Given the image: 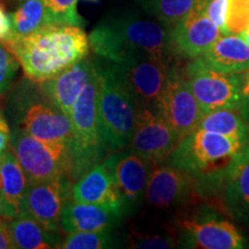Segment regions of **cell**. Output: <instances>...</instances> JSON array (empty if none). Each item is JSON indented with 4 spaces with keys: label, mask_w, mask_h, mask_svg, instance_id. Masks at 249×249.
<instances>
[{
    "label": "cell",
    "mask_w": 249,
    "mask_h": 249,
    "mask_svg": "<svg viewBox=\"0 0 249 249\" xmlns=\"http://www.w3.org/2000/svg\"><path fill=\"white\" fill-rule=\"evenodd\" d=\"M28 79L42 83L88 57L90 42L82 27L48 23L28 35L12 33L2 40Z\"/></svg>",
    "instance_id": "cell-1"
},
{
    "label": "cell",
    "mask_w": 249,
    "mask_h": 249,
    "mask_svg": "<svg viewBox=\"0 0 249 249\" xmlns=\"http://www.w3.org/2000/svg\"><path fill=\"white\" fill-rule=\"evenodd\" d=\"M90 49L101 59L119 62L140 54L170 59L171 28L134 12L108 15L91 30Z\"/></svg>",
    "instance_id": "cell-2"
},
{
    "label": "cell",
    "mask_w": 249,
    "mask_h": 249,
    "mask_svg": "<svg viewBox=\"0 0 249 249\" xmlns=\"http://www.w3.org/2000/svg\"><path fill=\"white\" fill-rule=\"evenodd\" d=\"M245 144L231 136L197 129L179 142L166 163L192 174L195 192L203 194L223 182L230 165Z\"/></svg>",
    "instance_id": "cell-3"
},
{
    "label": "cell",
    "mask_w": 249,
    "mask_h": 249,
    "mask_svg": "<svg viewBox=\"0 0 249 249\" xmlns=\"http://www.w3.org/2000/svg\"><path fill=\"white\" fill-rule=\"evenodd\" d=\"M99 71L98 129L107 149L121 151L128 147L140 113L139 104L130 95L110 61H97Z\"/></svg>",
    "instance_id": "cell-4"
},
{
    "label": "cell",
    "mask_w": 249,
    "mask_h": 249,
    "mask_svg": "<svg viewBox=\"0 0 249 249\" xmlns=\"http://www.w3.org/2000/svg\"><path fill=\"white\" fill-rule=\"evenodd\" d=\"M12 97V116L17 120V128L43 141L64 143L71 149L74 130L71 118L43 95L38 83L27 77Z\"/></svg>",
    "instance_id": "cell-5"
},
{
    "label": "cell",
    "mask_w": 249,
    "mask_h": 249,
    "mask_svg": "<svg viewBox=\"0 0 249 249\" xmlns=\"http://www.w3.org/2000/svg\"><path fill=\"white\" fill-rule=\"evenodd\" d=\"M98 96L99 71L97 67V71L81 92L71 112L74 130L71 149L73 156V180H79L83 174L96 166L104 155V148H107L98 129Z\"/></svg>",
    "instance_id": "cell-6"
},
{
    "label": "cell",
    "mask_w": 249,
    "mask_h": 249,
    "mask_svg": "<svg viewBox=\"0 0 249 249\" xmlns=\"http://www.w3.org/2000/svg\"><path fill=\"white\" fill-rule=\"evenodd\" d=\"M183 73L204 114L220 108H238L249 114V99L244 93L242 74L213 70L201 57L192 59Z\"/></svg>",
    "instance_id": "cell-7"
},
{
    "label": "cell",
    "mask_w": 249,
    "mask_h": 249,
    "mask_svg": "<svg viewBox=\"0 0 249 249\" xmlns=\"http://www.w3.org/2000/svg\"><path fill=\"white\" fill-rule=\"evenodd\" d=\"M9 149L22 166L29 183L65 176L71 178L73 156L71 148L64 143L43 141L15 127Z\"/></svg>",
    "instance_id": "cell-8"
},
{
    "label": "cell",
    "mask_w": 249,
    "mask_h": 249,
    "mask_svg": "<svg viewBox=\"0 0 249 249\" xmlns=\"http://www.w3.org/2000/svg\"><path fill=\"white\" fill-rule=\"evenodd\" d=\"M110 64L140 108L156 111L169 80L170 59L140 54Z\"/></svg>",
    "instance_id": "cell-9"
},
{
    "label": "cell",
    "mask_w": 249,
    "mask_h": 249,
    "mask_svg": "<svg viewBox=\"0 0 249 249\" xmlns=\"http://www.w3.org/2000/svg\"><path fill=\"white\" fill-rule=\"evenodd\" d=\"M156 111L170 124L180 141L197 130L204 117L185 73L176 67H171L167 85Z\"/></svg>",
    "instance_id": "cell-10"
},
{
    "label": "cell",
    "mask_w": 249,
    "mask_h": 249,
    "mask_svg": "<svg viewBox=\"0 0 249 249\" xmlns=\"http://www.w3.org/2000/svg\"><path fill=\"white\" fill-rule=\"evenodd\" d=\"M73 179L70 176L29 183L22 213L33 217L50 231L60 232L61 217L71 200Z\"/></svg>",
    "instance_id": "cell-11"
},
{
    "label": "cell",
    "mask_w": 249,
    "mask_h": 249,
    "mask_svg": "<svg viewBox=\"0 0 249 249\" xmlns=\"http://www.w3.org/2000/svg\"><path fill=\"white\" fill-rule=\"evenodd\" d=\"M180 139L157 111L141 108L128 151L154 165L167 161Z\"/></svg>",
    "instance_id": "cell-12"
},
{
    "label": "cell",
    "mask_w": 249,
    "mask_h": 249,
    "mask_svg": "<svg viewBox=\"0 0 249 249\" xmlns=\"http://www.w3.org/2000/svg\"><path fill=\"white\" fill-rule=\"evenodd\" d=\"M107 160L113 172L124 216H133L144 201L149 176L155 165L128 150L116 151Z\"/></svg>",
    "instance_id": "cell-13"
},
{
    "label": "cell",
    "mask_w": 249,
    "mask_h": 249,
    "mask_svg": "<svg viewBox=\"0 0 249 249\" xmlns=\"http://www.w3.org/2000/svg\"><path fill=\"white\" fill-rule=\"evenodd\" d=\"M208 0H197L191 13L171 28L173 54L187 59L203 55L223 35L222 30L205 14Z\"/></svg>",
    "instance_id": "cell-14"
},
{
    "label": "cell",
    "mask_w": 249,
    "mask_h": 249,
    "mask_svg": "<svg viewBox=\"0 0 249 249\" xmlns=\"http://www.w3.org/2000/svg\"><path fill=\"white\" fill-rule=\"evenodd\" d=\"M195 192V178L186 171L167 164L155 165L149 176L144 200L156 209L182 204Z\"/></svg>",
    "instance_id": "cell-15"
},
{
    "label": "cell",
    "mask_w": 249,
    "mask_h": 249,
    "mask_svg": "<svg viewBox=\"0 0 249 249\" xmlns=\"http://www.w3.org/2000/svg\"><path fill=\"white\" fill-rule=\"evenodd\" d=\"M183 247L200 249H241L246 240L236 227L216 218L185 220L180 224Z\"/></svg>",
    "instance_id": "cell-16"
},
{
    "label": "cell",
    "mask_w": 249,
    "mask_h": 249,
    "mask_svg": "<svg viewBox=\"0 0 249 249\" xmlns=\"http://www.w3.org/2000/svg\"><path fill=\"white\" fill-rule=\"evenodd\" d=\"M97 71V62L85 58L52 79L38 83L43 95L71 118V112L81 92Z\"/></svg>",
    "instance_id": "cell-17"
},
{
    "label": "cell",
    "mask_w": 249,
    "mask_h": 249,
    "mask_svg": "<svg viewBox=\"0 0 249 249\" xmlns=\"http://www.w3.org/2000/svg\"><path fill=\"white\" fill-rule=\"evenodd\" d=\"M123 218L120 207L71 200L62 213L61 230L66 234L116 230L123 223Z\"/></svg>",
    "instance_id": "cell-18"
},
{
    "label": "cell",
    "mask_w": 249,
    "mask_h": 249,
    "mask_svg": "<svg viewBox=\"0 0 249 249\" xmlns=\"http://www.w3.org/2000/svg\"><path fill=\"white\" fill-rule=\"evenodd\" d=\"M28 187L29 180L9 149L0 161V217L6 222L22 213Z\"/></svg>",
    "instance_id": "cell-19"
},
{
    "label": "cell",
    "mask_w": 249,
    "mask_h": 249,
    "mask_svg": "<svg viewBox=\"0 0 249 249\" xmlns=\"http://www.w3.org/2000/svg\"><path fill=\"white\" fill-rule=\"evenodd\" d=\"M71 200L121 208L113 172L107 160L93 166L74 183Z\"/></svg>",
    "instance_id": "cell-20"
},
{
    "label": "cell",
    "mask_w": 249,
    "mask_h": 249,
    "mask_svg": "<svg viewBox=\"0 0 249 249\" xmlns=\"http://www.w3.org/2000/svg\"><path fill=\"white\" fill-rule=\"evenodd\" d=\"M201 58L223 73L246 74L249 70V45L241 36L222 35Z\"/></svg>",
    "instance_id": "cell-21"
},
{
    "label": "cell",
    "mask_w": 249,
    "mask_h": 249,
    "mask_svg": "<svg viewBox=\"0 0 249 249\" xmlns=\"http://www.w3.org/2000/svg\"><path fill=\"white\" fill-rule=\"evenodd\" d=\"M223 182L226 183V207L239 217H249V142L230 165Z\"/></svg>",
    "instance_id": "cell-22"
},
{
    "label": "cell",
    "mask_w": 249,
    "mask_h": 249,
    "mask_svg": "<svg viewBox=\"0 0 249 249\" xmlns=\"http://www.w3.org/2000/svg\"><path fill=\"white\" fill-rule=\"evenodd\" d=\"M8 230L15 248H60L62 242L59 232L50 231L33 217L24 213H21L20 216L8 222Z\"/></svg>",
    "instance_id": "cell-23"
},
{
    "label": "cell",
    "mask_w": 249,
    "mask_h": 249,
    "mask_svg": "<svg viewBox=\"0 0 249 249\" xmlns=\"http://www.w3.org/2000/svg\"><path fill=\"white\" fill-rule=\"evenodd\" d=\"M198 129L249 142V114L238 108H220L205 113Z\"/></svg>",
    "instance_id": "cell-24"
},
{
    "label": "cell",
    "mask_w": 249,
    "mask_h": 249,
    "mask_svg": "<svg viewBox=\"0 0 249 249\" xmlns=\"http://www.w3.org/2000/svg\"><path fill=\"white\" fill-rule=\"evenodd\" d=\"M197 0H140L142 8L166 27L172 28L191 13Z\"/></svg>",
    "instance_id": "cell-25"
},
{
    "label": "cell",
    "mask_w": 249,
    "mask_h": 249,
    "mask_svg": "<svg viewBox=\"0 0 249 249\" xmlns=\"http://www.w3.org/2000/svg\"><path fill=\"white\" fill-rule=\"evenodd\" d=\"M11 21L12 33L17 35H28L48 24L44 0H23L11 14Z\"/></svg>",
    "instance_id": "cell-26"
},
{
    "label": "cell",
    "mask_w": 249,
    "mask_h": 249,
    "mask_svg": "<svg viewBox=\"0 0 249 249\" xmlns=\"http://www.w3.org/2000/svg\"><path fill=\"white\" fill-rule=\"evenodd\" d=\"M114 230L97 232H75L67 234L61 242L64 249H105L121 247V240Z\"/></svg>",
    "instance_id": "cell-27"
},
{
    "label": "cell",
    "mask_w": 249,
    "mask_h": 249,
    "mask_svg": "<svg viewBox=\"0 0 249 249\" xmlns=\"http://www.w3.org/2000/svg\"><path fill=\"white\" fill-rule=\"evenodd\" d=\"M49 23L85 27L86 21L77 12V0H44Z\"/></svg>",
    "instance_id": "cell-28"
},
{
    "label": "cell",
    "mask_w": 249,
    "mask_h": 249,
    "mask_svg": "<svg viewBox=\"0 0 249 249\" xmlns=\"http://www.w3.org/2000/svg\"><path fill=\"white\" fill-rule=\"evenodd\" d=\"M249 29V0H230L223 35L244 36Z\"/></svg>",
    "instance_id": "cell-29"
},
{
    "label": "cell",
    "mask_w": 249,
    "mask_h": 249,
    "mask_svg": "<svg viewBox=\"0 0 249 249\" xmlns=\"http://www.w3.org/2000/svg\"><path fill=\"white\" fill-rule=\"evenodd\" d=\"M18 67L20 62L15 55L0 42V97L11 90Z\"/></svg>",
    "instance_id": "cell-30"
},
{
    "label": "cell",
    "mask_w": 249,
    "mask_h": 249,
    "mask_svg": "<svg viewBox=\"0 0 249 249\" xmlns=\"http://www.w3.org/2000/svg\"><path fill=\"white\" fill-rule=\"evenodd\" d=\"M132 248H174L176 247V239L172 235L164 234H150L140 235L130 242Z\"/></svg>",
    "instance_id": "cell-31"
},
{
    "label": "cell",
    "mask_w": 249,
    "mask_h": 249,
    "mask_svg": "<svg viewBox=\"0 0 249 249\" xmlns=\"http://www.w3.org/2000/svg\"><path fill=\"white\" fill-rule=\"evenodd\" d=\"M229 4L230 0H208L205 6V14L222 30V34L225 29Z\"/></svg>",
    "instance_id": "cell-32"
},
{
    "label": "cell",
    "mask_w": 249,
    "mask_h": 249,
    "mask_svg": "<svg viewBox=\"0 0 249 249\" xmlns=\"http://www.w3.org/2000/svg\"><path fill=\"white\" fill-rule=\"evenodd\" d=\"M11 140L12 132L9 129L8 123L6 121L4 114H2L1 108H0V161L11 148Z\"/></svg>",
    "instance_id": "cell-33"
},
{
    "label": "cell",
    "mask_w": 249,
    "mask_h": 249,
    "mask_svg": "<svg viewBox=\"0 0 249 249\" xmlns=\"http://www.w3.org/2000/svg\"><path fill=\"white\" fill-rule=\"evenodd\" d=\"M12 34L11 15L6 12L5 5L0 1V42L7 38Z\"/></svg>",
    "instance_id": "cell-34"
},
{
    "label": "cell",
    "mask_w": 249,
    "mask_h": 249,
    "mask_svg": "<svg viewBox=\"0 0 249 249\" xmlns=\"http://www.w3.org/2000/svg\"><path fill=\"white\" fill-rule=\"evenodd\" d=\"M14 242L12 240L11 233L8 230V222L0 217V249H13Z\"/></svg>",
    "instance_id": "cell-35"
},
{
    "label": "cell",
    "mask_w": 249,
    "mask_h": 249,
    "mask_svg": "<svg viewBox=\"0 0 249 249\" xmlns=\"http://www.w3.org/2000/svg\"><path fill=\"white\" fill-rule=\"evenodd\" d=\"M244 93L245 96L249 99V70L245 75V82H244Z\"/></svg>",
    "instance_id": "cell-36"
},
{
    "label": "cell",
    "mask_w": 249,
    "mask_h": 249,
    "mask_svg": "<svg viewBox=\"0 0 249 249\" xmlns=\"http://www.w3.org/2000/svg\"><path fill=\"white\" fill-rule=\"evenodd\" d=\"M242 38H244L246 42H247V44L249 45V29L246 31V34H245L244 36H242Z\"/></svg>",
    "instance_id": "cell-37"
},
{
    "label": "cell",
    "mask_w": 249,
    "mask_h": 249,
    "mask_svg": "<svg viewBox=\"0 0 249 249\" xmlns=\"http://www.w3.org/2000/svg\"><path fill=\"white\" fill-rule=\"evenodd\" d=\"M83 1H87V2H92V4H97V2L101 1V0H83Z\"/></svg>",
    "instance_id": "cell-38"
}]
</instances>
